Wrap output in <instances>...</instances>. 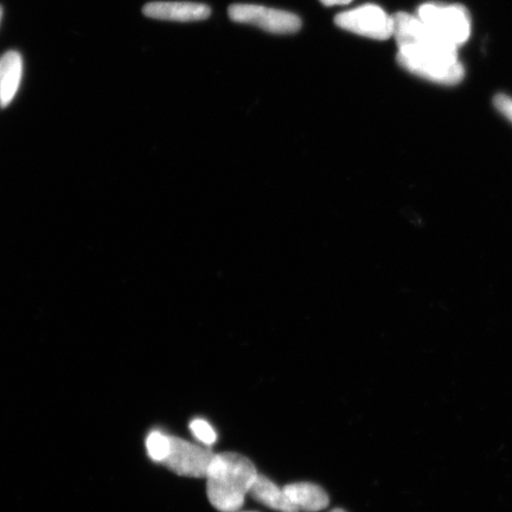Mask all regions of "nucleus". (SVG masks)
I'll return each instance as SVG.
<instances>
[{"instance_id":"f257e3e1","label":"nucleus","mask_w":512,"mask_h":512,"mask_svg":"<svg viewBox=\"0 0 512 512\" xmlns=\"http://www.w3.org/2000/svg\"><path fill=\"white\" fill-rule=\"evenodd\" d=\"M398 60L407 72L441 85H456L464 79L457 47L443 40L419 17L398 12L393 16Z\"/></svg>"},{"instance_id":"f03ea898","label":"nucleus","mask_w":512,"mask_h":512,"mask_svg":"<svg viewBox=\"0 0 512 512\" xmlns=\"http://www.w3.org/2000/svg\"><path fill=\"white\" fill-rule=\"evenodd\" d=\"M258 477L255 465L242 454H216L207 476L209 502L221 512L240 511Z\"/></svg>"},{"instance_id":"7ed1b4c3","label":"nucleus","mask_w":512,"mask_h":512,"mask_svg":"<svg viewBox=\"0 0 512 512\" xmlns=\"http://www.w3.org/2000/svg\"><path fill=\"white\" fill-rule=\"evenodd\" d=\"M418 17L435 35L454 47L458 48L469 40L471 19L464 6L425 4L420 6Z\"/></svg>"},{"instance_id":"20e7f679","label":"nucleus","mask_w":512,"mask_h":512,"mask_svg":"<svg viewBox=\"0 0 512 512\" xmlns=\"http://www.w3.org/2000/svg\"><path fill=\"white\" fill-rule=\"evenodd\" d=\"M230 19L236 23L253 25L271 34L291 35L302 28V21L291 12L251 4H235L228 10Z\"/></svg>"},{"instance_id":"39448f33","label":"nucleus","mask_w":512,"mask_h":512,"mask_svg":"<svg viewBox=\"0 0 512 512\" xmlns=\"http://www.w3.org/2000/svg\"><path fill=\"white\" fill-rule=\"evenodd\" d=\"M338 28L377 41H386L394 36V19L380 6L363 5L354 10L342 12L335 18Z\"/></svg>"},{"instance_id":"423d86ee","label":"nucleus","mask_w":512,"mask_h":512,"mask_svg":"<svg viewBox=\"0 0 512 512\" xmlns=\"http://www.w3.org/2000/svg\"><path fill=\"white\" fill-rule=\"evenodd\" d=\"M169 456L163 464L176 475L190 478H207L211 463L216 456L209 448L190 441L170 437Z\"/></svg>"},{"instance_id":"0eeeda50","label":"nucleus","mask_w":512,"mask_h":512,"mask_svg":"<svg viewBox=\"0 0 512 512\" xmlns=\"http://www.w3.org/2000/svg\"><path fill=\"white\" fill-rule=\"evenodd\" d=\"M143 12L147 17L171 22L204 21L211 15L208 5L189 2H153L146 4Z\"/></svg>"},{"instance_id":"6e6552de","label":"nucleus","mask_w":512,"mask_h":512,"mask_svg":"<svg viewBox=\"0 0 512 512\" xmlns=\"http://www.w3.org/2000/svg\"><path fill=\"white\" fill-rule=\"evenodd\" d=\"M23 75V59L17 51H8L0 57V107L14 100Z\"/></svg>"},{"instance_id":"1a4fd4ad","label":"nucleus","mask_w":512,"mask_h":512,"mask_svg":"<svg viewBox=\"0 0 512 512\" xmlns=\"http://www.w3.org/2000/svg\"><path fill=\"white\" fill-rule=\"evenodd\" d=\"M290 502L299 512H319L329 507V496L323 488L312 483H293L284 488Z\"/></svg>"},{"instance_id":"9d476101","label":"nucleus","mask_w":512,"mask_h":512,"mask_svg":"<svg viewBox=\"0 0 512 512\" xmlns=\"http://www.w3.org/2000/svg\"><path fill=\"white\" fill-rule=\"evenodd\" d=\"M255 501L264 504L265 507L279 512H299L287 498L284 489L265 476L259 475L249 492Z\"/></svg>"},{"instance_id":"9b49d317","label":"nucleus","mask_w":512,"mask_h":512,"mask_svg":"<svg viewBox=\"0 0 512 512\" xmlns=\"http://www.w3.org/2000/svg\"><path fill=\"white\" fill-rule=\"evenodd\" d=\"M170 445V437L162 432H152L146 440L147 453L157 463H163L169 456Z\"/></svg>"},{"instance_id":"f8f14e48","label":"nucleus","mask_w":512,"mask_h":512,"mask_svg":"<svg viewBox=\"0 0 512 512\" xmlns=\"http://www.w3.org/2000/svg\"><path fill=\"white\" fill-rule=\"evenodd\" d=\"M190 431L195 435V438L200 440L204 445L211 446L216 443V432L206 420L196 419L192 421Z\"/></svg>"},{"instance_id":"ddd939ff","label":"nucleus","mask_w":512,"mask_h":512,"mask_svg":"<svg viewBox=\"0 0 512 512\" xmlns=\"http://www.w3.org/2000/svg\"><path fill=\"white\" fill-rule=\"evenodd\" d=\"M495 107L512 123V99L508 95L498 94L494 99Z\"/></svg>"},{"instance_id":"4468645a","label":"nucleus","mask_w":512,"mask_h":512,"mask_svg":"<svg viewBox=\"0 0 512 512\" xmlns=\"http://www.w3.org/2000/svg\"><path fill=\"white\" fill-rule=\"evenodd\" d=\"M325 6H335V5H347L352 2V0H319Z\"/></svg>"},{"instance_id":"2eb2a0df","label":"nucleus","mask_w":512,"mask_h":512,"mask_svg":"<svg viewBox=\"0 0 512 512\" xmlns=\"http://www.w3.org/2000/svg\"><path fill=\"white\" fill-rule=\"evenodd\" d=\"M2 19H3V8H2V6H0V23H2Z\"/></svg>"},{"instance_id":"dca6fc26","label":"nucleus","mask_w":512,"mask_h":512,"mask_svg":"<svg viewBox=\"0 0 512 512\" xmlns=\"http://www.w3.org/2000/svg\"><path fill=\"white\" fill-rule=\"evenodd\" d=\"M330 512H347V511H344V510H342V509H334V510H332V511H330Z\"/></svg>"},{"instance_id":"f3484780","label":"nucleus","mask_w":512,"mask_h":512,"mask_svg":"<svg viewBox=\"0 0 512 512\" xmlns=\"http://www.w3.org/2000/svg\"><path fill=\"white\" fill-rule=\"evenodd\" d=\"M238 512H256V511H238Z\"/></svg>"}]
</instances>
